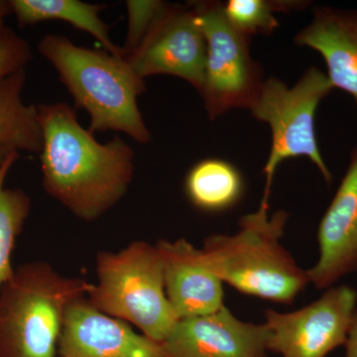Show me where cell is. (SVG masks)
I'll list each match as a JSON object with an SVG mask.
<instances>
[{
  "mask_svg": "<svg viewBox=\"0 0 357 357\" xmlns=\"http://www.w3.org/2000/svg\"><path fill=\"white\" fill-rule=\"evenodd\" d=\"M43 188L79 220L102 217L126 196L134 175V150L119 136L105 144L84 129L65 102L39 105Z\"/></svg>",
  "mask_w": 357,
  "mask_h": 357,
  "instance_id": "6da1fadb",
  "label": "cell"
},
{
  "mask_svg": "<svg viewBox=\"0 0 357 357\" xmlns=\"http://www.w3.org/2000/svg\"><path fill=\"white\" fill-rule=\"evenodd\" d=\"M269 208L261 201L257 211L241 218L236 234L206 237L203 248H195V258L238 292L291 304L310 283L309 275L281 244L289 213L270 215Z\"/></svg>",
  "mask_w": 357,
  "mask_h": 357,
  "instance_id": "7a4b0ae2",
  "label": "cell"
},
{
  "mask_svg": "<svg viewBox=\"0 0 357 357\" xmlns=\"http://www.w3.org/2000/svg\"><path fill=\"white\" fill-rule=\"evenodd\" d=\"M38 50L57 70L77 109L88 112L91 133L116 131L139 144L151 141L137 103L145 79L126 59L77 46L59 34L45 35Z\"/></svg>",
  "mask_w": 357,
  "mask_h": 357,
  "instance_id": "3957f363",
  "label": "cell"
},
{
  "mask_svg": "<svg viewBox=\"0 0 357 357\" xmlns=\"http://www.w3.org/2000/svg\"><path fill=\"white\" fill-rule=\"evenodd\" d=\"M91 284L59 273L49 263L15 268L0 290V352L3 357H59L68 307Z\"/></svg>",
  "mask_w": 357,
  "mask_h": 357,
  "instance_id": "277c9868",
  "label": "cell"
},
{
  "mask_svg": "<svg viewBox=\"0 0 357 357\" xmlns=\"http://www.w3.org/2000/svg\"><path fill=\"white\" fill-rule=\"evenodd\" d=\"M96 274L98 282L91 284L86 300L162 344L178 319L167 299L164 259L156 244L133 241L116 252L102 251Z\"/></svg>",
  "mask_w": 357,
  "mask_h": 357,
  "instance_id": "5b68a950",
  "label": "cell"
},
{
  "mask_svg": "<svg viewBox=\"0 0 357 357\" xmlns=\"http://www.w3.org/2000/svg\"><path fill=\"white\" fill-rule=\"evenodd\" d=\"M333 89L326 74L314 66L293 86L276 77L263 81L248 109L253 119L268 124L271 130V149L263 168L266 182L262 201L269 202L275 172L285 160L306 157L328 184L332 182V173L319 150L314 119L319 103Z\"/></svg>",
  "mask_w": 357,
  "mask_h": 357,
  "instance_id": "8992f818",
  "label": "cell"
},
{
  "mask_svg": "<svg viewBox=\"0 0 357 357\" xmlns=\"http://www.w3.org/2000/svg\"><path fill=\"white\" fill-rule=\"evenodd\" d=\"M195 21L206 42L204 81L201 95L211 121L234 109H249L264 76L250 53V37L234 27L220 1L189 2Z\"/></svg>",
  "mask_w": 357,
  "mask_h": 357,
  "instance_id": "52a82bcc",
  "label": "cell"
},
{
  "mask_svg": "<svg viewBox=\"0 0 357 357\" xmlns=\"http://www.w3.org/2000/svg\"><path fill=\"white\" fill-rule=\"evenodd\" d=\"M356 304V290L338 286L297 311L267 310L268 351L281 357H326L347 342Z\"/></svg>",
  "mask_w": 357,
  "mask_h": 357,
  "instance_id": "ba28073f",
  "label": "cell"
},
{
  "mask_svg": "<svg viewBox=\"0 0 357 357\" xmlns=\"http://www.w3.org/2000/svg\"><path fill=\"white\" fill-rule=\"evenodd\" d=\"M138 76L180 77L201 93L206 42L189 4L167 3L139 47L124 57Z\"/></svg>",
  "mask_w": 357,
  "mask_h": 357,
  "instance_id": "9c48e42d",
  "label": "cell"
},
{
  "mask_svg": "<svg viewBox=\"0 0 357 357\" xmlns=\"http://www.w3.org/2000/svg\"><path fill=\"white\" fill-rule=\"evenodd\" d=\"M59 357H168L161 342L134 332L129 324L81 298L68 307Z\"/></svg>",
  "mask_w": 357,
  "mask_h": 357,
  "instance_id": "30bf717a",
  "label": "cell"
},
{
  "mask_svg": "<svg viewBox=\"0 0 357 357\" xmlns=\"http://www.w3.org/2000/svg\"><path fill=\"white\" fill-rule=\"evenodd\" d=\"M269 331L265 324L237 319L227 307L180 319L162 342L168 357H266Z\"/></svg>",
  "mask_w": 357,
  "mask_h": 357,
  "instance_id": "8fae6325",
  "label": "cell"
},
{
  "mask_svg": "<svg viewBox=\"0 0 357 357\" xmlns=\"http://www.w3.org/2000/svg\"><path fill=\"white\" fill-rule=\"evenodd\" d=\"M318 262L307 270L310 283L323 290L357 270V144L318 230Z\"/></svg>",
  "mask_w": 357,
  "mask_h": 357,
  "instance_id": "7c38bea8",
  "label": "cell"
},
{
  "mask_svg": "<svg viewBox=\"0 0 357 357\" xmlns=\"http://www.w3.org/2000/svg\"><path fill=\"white\" fill-rule=\"evenodd\" d=\"M164 259L165 292L174 314L180 319L220 311L223 283L195 258V246L184 238L156 243Z\"/></svg>",
  "mask_w": 357,
  "mask_h": 357,
  "instance_id": "4fadbf2b",
  "label": "cell"
},
{
  "mask_svg": "<svg viewBox=\"0 0 357 357\" xmlns=\"http://www.w3.org/2000/svg\"><path fill=\"white\" fill-rule=\"evenodd\" d=\"M294 42L318 52L333 88L349 93L357 103V10L316 6L311 22Z\"/></svg>",
  "mask_w": 357,
  "mask_h": 357,
  "instance_id": "5bb4252c",
  "label": "cell"
},
{
  "mask_svg": "<svg viewBox=\"0 0 357 357\" xmlns=\"http://www.w3.org/2000/svg\"><path fill=\"white\" fill-rule=\"evenodd\" d=\"M25 81V69L0 81V157L20 151L40 154L43 146L37 105L23 102Z\"/></svg>",
  "mask_w": 357,
  "mask_h": 357,
  "instance_id": "9a60e30c",
  "label": "cell"
},
{
  "mask_svg": "<svg viewBox=\"0 0 357 357\" xmlns=\"http://www.w3.org/2000/svg\"><path fill=\"white\" fill-rule=\"evenodd\" d=\"M9 3L20 27L44 21H65L91 35L102 45L105 51L123 57L121 47L110 38L109 26L100 18L105 6L81 0H10Z\"/></svg>",
  "mask_w": 357,
  "mask_h": 357,
  "instance_id": "2e32d148",
  "label": "cell"
},
{
  "mask_svg": "<svg viewBox=\"0 0 357 357\" xmlns=\"http://www.w3.org/2000/svg\"><path fill=\"white\" fill-rule=\"evenodd\" d=\"M185 192L196 208L222 211L231 208L243 192V178L234 164L218 158L202 160L185 178Z\"/></svg>",
  "mask_w": 357,
  "mask_h": 357,
  "instance_id": "e0dca14e",
  "label": "cell"
},
{
  "mask_svg": "<svg viewBox=\"0 0 357 357\" xmlns=\"http://www.w3.org/2000/svg\"><path fill=\"white\" fill-rule=\"evenodd\" d=\"M20 156L0 157V290L15 269L11 262L14 246L31 210V201L23 190L6 187L9 171Z\"/></svg>",
  "mask_w": 357,
  "mask_h": 357,
  "instance_id": "ac0fdd59",
  "label": "cell"
},
{
  "mask_svg": "<svg viewBox=\"0 0 357 357\" xmlns=\"http://www.w3.org/2000/svg\"><path fill=\"white\" fill-rule=\"evenodd\" d=\"M309 1L296 0H229L223 10L230 24L248 37L271 35L279 27L275 14L300 11Z\"/></svg>",
  "mask_w": 357,
  "mask_h": 357,
  "instance_id": "d6986e66",
  "label": "cell"
},
{
  "mask_svg": "<svg viewBox=\"0 0 357 357\" xmlns=\"http://www.w3.org/2000/svg\"><path fill=\"white\" fill-rule=\"evenodd\" d=\"M167 2L161 0H128V24L126 38L121 46L122 56L130 55L139 47Z\"/></svg>",
  "mask_w": 357,
  "mask_h": 357,
  "instance_id": "ffe728a7",
  "label": "cell"
},
{
  "mask_svg": "<svg viewBox=\"0 0 357 357\" xmlns=\"http://www.w3.org/2000/svg\"><path fill=\"white\" fill-rule=\"evenodd\" d=\"M32 57L30 45L24 38L6 25L0 27V81L24 70Z\"/></svg>",
  "mask_w": 357,
  "mask_h": 357,
  "instance_id": "44dd1931",
  "label": "cell"
},
{
  "mask_svg": "<svg viewBox=\"0 0 357 357\" xmlns=\"http://www.w3.org/2000/svg\"><path fill=\"white\" fill-rule=\"evenodd\" d=\"M345 354L344 357H357V310L354 314V319L347 342L344 344Z\"/></svg>",
  "mask_w": 357,
  "mask_h": 357,
  "instance_id": "7402d4cb",
  "label": "cell"
},
{
  "mask_svg": "<svg viewBox=\"0 0 357 357\" xmlns=\"http://www.w3.org/2000/svg\"><path fill=\"white\" fill-rule=\"evenodd\" d=\"M13 14L10 3L6 0H0V27L4 25V20L7 16Z\"/></svg>",
  "mask_w": 357,
  "mask_h": 357,
  "instance_id": "603a6c76",
  "label": "cell"
}]
</instances>
